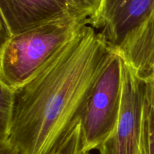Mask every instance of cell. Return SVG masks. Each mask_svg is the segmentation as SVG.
Masks as SVG:
<instances>
[{"label": "cell", "instance_id": "obj_14", "mask_svg": "<svg viewBox=\"0 0 154 154\" xmlns=\"http://www.w3.org/2000/svg\"><path fill=\"white\" fill-rule=\"evenodd\" d=\"M80 154H90V152H81Z\"/></svg>", "mask_w": 154, "mask_h": 154}, {"label": "cell", "instance_id": "obj_1", "mask_svg": "<svg viewBox=\"0 0 154 154\" xmlns=\"http://www.w3.org/2000/svg\"><path fill=\"white\" fill-rule=\"evenodd\" d=\"M114 47L90 24L16 90L9 141L19 154H54L81 122Z\"/></svg>", "mask_w": 154, "mask_h": 154}, {"label": "cell", "instance_id": "obj_9", "mask_svg": "<svg viewBox=\"0 0 154 154\" xmlns=\"http://www.w3.org/2000/svg\"><path fill=\"white\" fill-rule=\"evenodd\" d=\"M140 154H154V112L147 95L143 110Z\"/></svg>", "mask_w": 154, "mask_h": 154}, {"label": "cell", "instance_id": "obj_2", "mask_svg": "<svg viewBox=\"0 0 154 154\" xmlns=\"http://www.w3.org/2000/svg\"><path fill=\"white\" fill-rule=\"evenodd\" d=\"M90 21L72 17L14 35L1 45L0 82L17 90L43 69Z\"/></svg>", "mask_w": 154, "mask_h": 154}, {"label": "cell", "instance_id": "obj_8", "mask_svg": "<svg viewBox=\"0 0 154 154\" xmlns=\"http://www.w3.org/2000/svg\"><path fill=\"white\" fill-rule=\"evenodd\" d=\"M0 141L9 140L14 113L16 91L0 82Z\"/></svg>", "mask_w": 154, "mask_h": 154}, {"label": "cell", "instance_id": "obj_5", "mask_svg": "<svg viewBox=\"0 0 154 154\" xmlns=\"http://www.w3.org/2000/svg\"><path fill=\"white\" fill-rule=\"evenodd\" d=\"M154 9V0H102L90 25L114 47L141 24Z\"/></svg>", "mask_w": 154, "mask_h": 154}, {"label": "cell", "instance_id": "obj_10", "mask_svg": "<svg viewBox=\"0 0 154 154\" xmlns=\"http://www.w3.org/2000/svg\"><path fill=\"white\" fill-rule=\"evenodd\" d=\"M80 16L93 21L99 12L102 0H66Z\"/></svg>", "mask_w": 154, "mask_h": 154}, {"label": "cell", "instance_id": "obj_12", "mask_svg": "<svg viewBox=\"0 0 154 154\" xmlns=\"http://www.w3.org/2000/svg\"><path fill=\"white\" fill-rule=\"evenodd\" d=\"M144 82L146 83V95L154 112V78Z\"/></svg>", "mask_w": 154, "mask_h": 154}, {"label": "cell", "instance_id": "obj_6", "mask_svg": "<svg viewBox=\"0 0 154 154\" xmlns=\"http://www.w3.org/2000/svg\"><path fill=\"white\" fill-rule=\"evenodd\" d=\"M0 14L12 36L57 20L83 18L66 0H0Z\"/></svg>", "mask_w": 154, "mask_h": 154}, {"label": "cell", "instance_id": "obj_11", "mask_svg": "<svg viewBox=\"0 0 154 154\" xmlns=\"http://www.w3.org/2000/svg\"><path fill=\"white\" fill-rule=\"evenodd\" d=\"M81 152V121L78 122L55 154H80Z\"/></svg>", "mask_w": 154, "mask_h": 154}, {"label": "cell", "instance_id": "obj_3", "mask_svg": "<svg viewBox=\"0 0 154 154\" xmlns=\"http://www.w3.org/2000/svg\"><path fill=\"white\" fill-rule=\"evenodd\" d=\"M123 58L114 47L94 85L81 119V152L99 149L115 129L123 98Z\"/></svg>", "mask_w": 154, "mask_h": 154}, {"label": "cell", "instance_id": "obj_13", "mask_svg": "<svg viewBox=\"0 0 154 154\" xmlns=\"http://www.w3.org/2000/svg\"><path fill=\"white\" fill-rule=\"evenodd\" d=\"M0 154H19V152L9 140H6L0 141Z\"/></svg>", "mask_w": 154, "mask_h": 154}, {"label": "cell", "instance_id": "obj_4", "mask_svg": "<svg viewBox=\"0 0 154 154\" xmlns=\"http://www.w3.org/2000/svg\"><path fill=\"white\" fill-rule=\"evenodd\" d=\"M123 58V57H122ZM123 98L115 129L99 148L100 154H140L146 83L123 59Z\"/></svg>", "mask_w": 154, "mask_h": 154}, {"label": "cell", "instance_id": "obj_7", "mask_svg": "<svg viewBox=\"0 0 154 154\" xmlns=\"http://www.w3.org/2000/svg\"><path fill=\"white\" fill-rule=\"evenodd\" d=\"M115 48L141 79H153L154 9Z\"/></svg>", "mask_w": 154, "mask_h": 154}, {"label": "cell", "instance_id": "obj_15", "mask_svg": "<svg viewBox=\"0 0 154 154\" xmlns=\"http://www.w3.org/2000/svg\"><path fill=\"white\" fill-rule=\"evenodd\" d=\"M54 154H55V153H54Z\"/></svg>", "mask_w": 154, "mask_h": 154}]
</instances>
